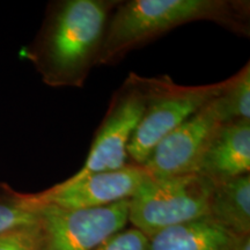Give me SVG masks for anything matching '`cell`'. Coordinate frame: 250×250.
<instances>
[{
  "label": "cell",
  "mask_w": 250,
  "mask_h": 250,
  "mask_svg": "<svg viewBox=\"0 0 250 250\" xmlns=\"http://www.w3.org/2000/svg\"><path fill=\"white\" fill-rule=\"evenodd\" d=\"M220 125L213 99L161 139L144 168L153 179L197 174L203 155Z\"/></svg>",
  "instance_id": "8"
},
{
  "label": "cell",
  "mask_w": 250,
  "mask_h": 250,
  "mask_svg": "<svg viewBox=\"0 0 250 250\" xmlns=\"http://www.w3.org/2000/svg\"><path fill=\"white\" fill-rule=\"evenodd\" d=\"M250 171V121L221 124L203 155L197 174L214 184Z\"/></svg>",
  "instance_id": "9"
},
{
  "label": "cell",
  "mask_w": 250,
  "mask_h": 250,
  "mask_svg": "<svg viewBox=\"0 0 250 250\" xmlns=\"http://www.w3.org/2000/svg\"><path fill=\"white\" fill-rule=\"evenodd\" d=\"M37 224L39 208L30 193L18 192L7 184H0V235Z\"/></svg>",
  "instance_id": "13"
},
{
  "label": "cell",
  "mask_w": 250,
  "mask_h": 250,
  "mask_svg": "<svg viewBox=\"0 0 250 250\" xmlns=\"http://www.w3.org/2000/svg\"><path fill=\"white\" fill-rule=\"evenodd\" d=\"M147 246L148 237L132 227L124 228L94 250H147Z\"/></svg>",
  "instance_id": "15"
},
{
  "label": "cell",
  "mask_w": 250,
  "mask_h": 250,
  "mask_svg": "<svg viewBox=\"0 0 250 250\" xmlns=\"http://www.w3.org/2000/svg\"><path fill=\"white\" fill-rule=\"evenodd\" d=\"M146 81L145 110L127 146L131 164L140 166L145 164L161 139L217 98L227 79L201 86L177 85L167 76L146 78Z\"/></svg>",
  "instance_id": "4"
},
{
  "label": "cell",
  "mask_w": 250,
  "mask_h": 250,
  "mask_svg": "<svg viewBox=\"0 0 250 250\" xmlns=\"http://www.w3.org/2000/svg\"><path fill=\"white\" fill-rule=\"evenodd\" d=\"M152 176L144 166L127 164L120 169L89 174L78 180H65L49 189L31 193L37 204L64 208H96L127 201Z\"/></svg>",
  "instance_id": "7"
},
{
  "label": "cell",
  "mask_w": 250,
  "mask_h": 250,
  "mask_svg": "<svg viewBox=\"0 0 250 250\" xmlns=\"http://www.w3.org/2000/svg\"><path fill=\"white\" fill-rule=\"evenodd\" d=\"M230 250H250V235L237 236Z\"/></svg>",
  "instance_id": "16"
},
{
  "label": "cell",
  "mask_w": 250,
  "mask_h": 250,
  "mask_svg": "<svg viewBox=\"0 0 250 250\" xmlns=\"http://www.w3.org/2000/svg\"><path fill=\"white\" fill-rule=\"evenodd\" d=\"M146 101V78L130 73L112 96L107 114L94 137L85 164L70 180L120 169L131 164L127 162V146L142 120Z\"/></svg>",
  "instance_id": "5"
},
{
  "label": "cell",
  "mask_w": 250,
  "mask_h": 250,
  "mask_svg": "<svg viewBox=\"0 0 250 250\" xmlns=\"http://www.w3.org/2000/svg\"><path fill=\"white\" fill-rule=\"evenodd\" d=\"M129 201L77 210L36 203L40 250L96 249L129 223Z\"/></svg>",
  "instance_id": "6"
},
{
  "label": "cell",
  "mask_w": 250,
  "mask_h": 250,
  "mask_svg": "<svg viewBox=\"0 0 250 250\" xmlns=\"http://www.w3.org/2000/svg\"><path fill=\"white\" fill-rule=\"evenodd\" d=\"M208 217L235 236L250 235V175L215 183Z\"/></svg>",
  "instance_id": "11"
},
{
  "label": "cell",
  "mask_w": 250,
  "mask_h": 250,
  "mask_svg": "<svg viewBox=\"0 0 250 250\" xmlns=\"http://www.w3.org/2000/svg\"><path fill=\"white\" fill-rule=\"evenodd\" d=\"M236 237L204 217L156 233L148 239L147 250H230Z\"/></svg>",
  "instance_id": "10"
},
{
  "label": "cell",
  "mask_w": 250,
  "mask_h": 250,
  "mask_svg": "<svg viewBox=\"0 0 250 250\" xmlns=\"http://www.w3.org/2000/svg\"><path fill=\"white\" fill-rule=\"evenodd\" d=\"M0 250H40L39 224L1 234Z\"/></svg>",
  "instance_id": "14"
},
{
  "label": "cell",
  "mask_w": 250,
  "mask_h": 250,
  "mask_svg": "<svg viewBox=\"0 0 250 250\" xmlns=\"http://www.w3.org/2000/svg\"><path fill=\"white\" fill-rule=\"evenodd\" d=\"M249 9L245 0L120 1L109 19L98 65L116 62L137 46L192 21H212L249 36Z\"/></svg>",
  "instance_id": "2"
},
{
  "label": "cell",
  "mask_w": 250,
  "mask_h": 250,
  "mask_svg": "<svg viewBox=\"0 0 250 250\" xmlns=\"http://www.w3.org/2000/svg\"><path fill=\"white\" fill-rule=\"evenodd\" d=\"M118 0H58L49 5L35 40L22 55L50 87L81 88L98 65Z\"/></svg>",
  "instance_id": "1"
},
{
  "label": "cell",
  "mask_w": 250,
  "mask_h": 250,
  "mask_svg": "<svg viewBox=\"0 0 250 250\" xmlns=\"http://www.w3.org/2000/svg\"><path fill=\"white\" fill-rule=\"evenodd\" d=\"M221 124L250 121V62L235 76L228 78L226 86L214 99Z\"/></svg>",
  "instance_id": "12"
},
{
  "label": "cell",
  "mask_w": 250,
  "mask_h": 250,
  "mask_svg": "<svg viewBox=\"0 0 250 250\" xmlns=\"http://www.w3.org/2000/svg\"><path fill=\"white\" fill-rule=\"evenodd\" d=\"M214 183L199 174L148 180L129 201V221L151 237L176 225L208 217Z\"/></svg>",
  "instance_id": "3"
}]
</instances>
